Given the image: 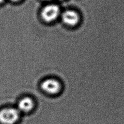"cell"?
Instances as JSON below:
<instances>
[{"label":"cell","instance_id":"7","mask_svg":"<svg viewBox=\"0 0 124 124\" xmlns=\"http://www.w3.org/2000/svg\"><path fill=\"white\" fill-rule=\"evenodd\" d=\"M4 0H0V3H1V2H2L3 1H4Z\"/></svg>","mask_w":124,"mask_h":124},{"label":"cell","instance_id":"3","mask_svg":"<svg viewBox=\"0 0 124 124\" xmlns=\"http://www.w3.org/2000/svg\"><path fill=\"white\" fill-rule=\"evenodd\" d=\"M80 16L75 11L72 10H66L62 14V19L65 25L74 27L77 25L80 21Z\"/></svg>","mask_w":124,"mask_h":124},{"label":"cell","instance_id":"4","mask_svg":"<svg viewBox=\"0 0 124 124\" xmlns=\"http://www.w3.org/2000/svg\"><path fill=\"white\" fill-rule=\"evenodd\" d=\"M61 85L56 79L49 78L45 80L41 85V88L46 93L54 94L58 93L61 90Z\"/></svg>","mask_w":124,"mask_h":124},{"label":"cell","instance_id":"9","mask_svg":"<svg viewBox=\"0 0 124 124\" xmlns=\"http://www.w3.org/2000/svg\"></svg>","mask_w":124,"mask_h":124},{"label":"cell","instance_id":"5","mask_svg":"<svg viewBox=\"0 0 124 124\" xmlns=\"http://www.w3.org/2000/svg\"><path fill=\"white\" fill-rule=\"evenodd\" d=\"M34 104L32 100L28 97L20 99L18 103V110L23 112H28L33 108Z\"/></svg>","mask_w":124,"mask_h":124},{"label":"cell","instance_id":"2","mask_svg":"<svg viewBox=\"0 0 124 124\" xmlns=\"http://www.w3.org/2000/svg\"><path fill=\"white\" fill-rule=\"evenodd\" d=\"M60 14V8L55 4L46 6L42 10L41 17L46 22H49L54 20Z\"/></svg>","mask_w":124,"mask_h":124},{"label":"cell","instance_id":"1","mask_svg":"<svg viewBox=\"0 0 124 124\" xmlns=\"http://www.w3.org/2000/svg\"><path fill=\"white\" fill-rule=\"evenodd\" d=\"M19 111L13 108H7L0 110V123L2 124H14L18 120Z\"/></svg>","mask_w":124,"mask_h":124},{"label":"cell","instance_id":"8","mask_svg":"<svg viewBox=\"0 0 124 124\" xmlns=\"http://www.w3.org/2000/svg\"></svg>","mask_w":124,"mask_h":124},{"label":"cell","instance_id":"6","mask_svg":"<svg viewBox=\"0 0 124 124\" xmlns=\"http://www.w3.org/2000/svg\"><path fill=\"white\" fill-rule=\"evenodd\" d=\"M12 1H19V0H11Z\"/></svg>","mask_w":124,"mask_h":124}]
</instances>
